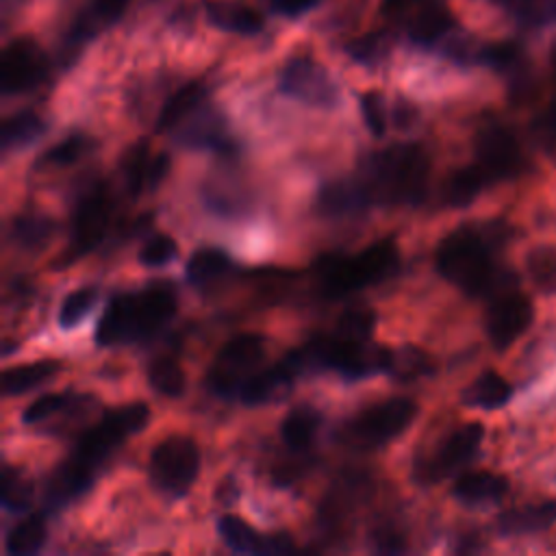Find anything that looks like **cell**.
<instances>
[{
	"mask_svg": "<svg viewBox=\"0 0 556 556\" xmlns=\"http://www.w3.org/2000/svg\"><path fill=\"white\" fill-rule=\"evenodd\" d=\"M150 408L143 402H130L106 410L100 421L87 428L72 447V454L56 467L46 486V502L63 506L80 497L93 482L98 467L109 460L119 445L146 428Z\"/></svg>",
	"mask_w": 556,
	"mask_h": 556,
	"instance_id": "1",
	"label": "cell"
},
{
	"mask_svg": "<svg viewBox=\"0 0 556 556\" xmlns=\"http://www.w3.org/2000/svg\"><path fill=\"white\" fill-rule=\"evenodd\" d=\"M508 239V226L482 224L458 226L437 248V271L471 298H495L517 289V278L497 265V250Z\"/></svg>",
	"mask_w": 556,
	"mask_h": 556,
	"instance_id": "2",
	"label": "cell"
},
{
	"mask_svg": "<svg viewBox=\"0 0 556 556\" xmlns=\"http://www.w3.org/2000/svg\"><path fill=\"white\" fill-rule=\"evenodd\" d=\"M176 293L167 285H152L139 293H124L109 300L98 326L100 348L130 345L161 332L176 315Z\"/></svg>",
	"mask_w": 556,
	"mask_h": 556,
	"instance_id": "3",
	"label": "cell"
},
{
	"mask_svg": "<svg viewBox=\"0 0 556 556\" xmlns=\"http://www.w3.org/2000/svg\"><path fill=\"white\" fill-rule=\"evenodd\" d=\"M430 156L417 143H395L376 152L365 167V185L374 202L415 206L426 198Z\"/></svg>",
	"mask_w": 556,
	"mask_h": 556,
	"instance_id": "4",
	"label": "cell"
},
{
	"mask_svg": "<svg viewBox=\"0 0 556 556\" xmlns=\"http://www.w3.org/2000/svg\"><path fill=\"white\" fill-rule=\"evenodd\" d=\"M400 269V252L393 241H376L356 254H328L317 261L315 274L326 298H343L365 287L380 285Z\"/></svg>",
	"mask_w": 556,
	"mask_h": 556,
	"instance_id": "5",
	"label": "cell"
},
{
	"mask_svg": "<svg viewBox=\"0 0 556 556\" xmlns=\"http://www.w3.org/2000/svg\"><path fill=\"white\" fill-rule=\"evenodd\" d=\"M417 417V404L408 397H391L354 415L341 430L348 445L361 450L380 447L400 437Z\"/></svg>",
	"mask_w": 556,
	"mask_h": 556,
	"instance_id": "6",
	"label": "cell"
},
{
	"mask_svg": "<svg viewBox=\"0 0 556 556\" xmlns=\"http://www.w3.org/2000/svg\"><path fill=\"white\" fill-rule=\"evenodd\" d=\"M265 356V341L256 332H243L222 345L206 371V387L219 395H239L245 380L256 371Z\"/></svg>",
	"mask_w": 556,
	"mask_h": 556,
	"instance_id": "7",
	"label": "cell"
},
{
	"mask_svg": "<svg viewBox=\"0 0 556 556\" xmlns=\"http://www.w3.org/2000/svg\"><path fill=\"white\" fill-rule=\"evenodd\" d=\"M150 478L167 495L182 497L200 473L198 443L187 434L163 439L150 454Z\"/></svg>",
	"mask_w": 556,
	"mask_h": 556,
	"instance_id": "8",
	"label": "cell"
},
{
	"mask_svg": "<svg viewBox=\"0 0 556 556\" xmlns=\"http://www.w3.org/2000/svg\"><path fill=\"white\" fill-rule=\"evenodd\" d=\"M476 165L491 182L508 180L526 169V152L510 128L491 122L484 124L473 141Z\"/></svg>",
	"mask_w": 556,
	"mask_h": 556,
	"instance_id": "9",
	"label": "cell"
},
{
	"mask_svg": "<svg viewBox=\"0 0 556 556\" xmlns=\"http://www.w3.org/2000/svg\"><path fill=\"white\" fill-rule=\"evenodd\" d=\"M111 219V198L104 185L91 187L76 204L72 217V241L67 252L61 256L63 265L74 263L78 256L98 248L106 235Z\"/></svg>",
	"mask_w": 556,
	"mask_h": 556,
	"instance_id": "10",
	"label": "cell"
},
{
	"mask_svg": "<svg viewBox=\"0 0 556 556\" xmlns=\"http://www.w3.org/2000/svg\"><path fill=\"white\" fill-rule=\"evenodd\" d=\"M278 89L304 104L330 109L339 102V87L324 65L308 56H293L280 70Z\"/></svg>",
	"mask_w": 556,
	"mask_h": 556,
	"instance_id": "11",
	"label": "cell"
},
{
	"mask_svg": "<svg viewBox=\"0 0 556 556\" xmlns=\"http://www.w3.org/2000/svg\"><path fill=\"white\" fill-rule=\"evenodd\" d=\"M534 319V306L528 295L517 289L504 291L489 300L484 330L493 348L506 350L526 334Z\"/></svg>",
	"mask_w": 556,
	"mask_h": 556,
	"instance_id": "12",
	"label": "cell"
},
{
	"mask_svg": "<svg viewBox=\"0 0 556 556\" xmlns=\"http://www.w3.org/2000/svg\"><path fill=\"white\" fill-rule=\"evenodd\" d=\"M46 76V56L33 39H13L0 56V87L4 93L33 89Z\"/></svg>",
	"mask_w": 556,
	"mask_h": 556,
	"instance_id": "13",
	"label": "cell"
},
{
	"mask_svg": "<svg viewBox=\"0 0 556 556\" xmlns=\"http://www.w3.org/2000/svg\"><path fill=\"white\" fill-rule=\"evenodd\" d=\"M484 439V426L478 421L465 424L456 428L447 439L439 445L437 454L426 467V473L430 480H443L458 469H463L467 463L473 460Z\"/></svg>",
	"mask_w": 556,
	"mask_h": 556,
	"instance_id": "14",
	"label": "cell"
},
{
	"mask_svg": "<svg viewBox=\"0 0 556 556\" xmlns=\"http://www.w3.org/2000/svg\"><path fill=\"white\" fill-rule=\"evenodd\" d=\"M222 541L239 554H278L293 549L289 534H261L237 515H222L217 519Z\"/></svg>",
	"mask_w": 556,
	"mask_h": 556,
	"instance_id": "15",
	"label": "cell"
},
{
	"mask_svg": "<svg viewBox=\"0 0 556 556\" xmlns=\"http://www.w3.org/2000/svg\"><path fill=\"white\" fill-rule=\"evenodd\" d=\"M122 172L126 180V189L130 195H139L143 191L156 189L169 172V156L167 154H150L146 141H137L122 159Z\"/></svg>",
	"mask_w": 556,
	"mask_h": 556,
	"instance_id": "16",
	"label": "cell"
},
{
	"mask_svg": "<svg viewBox=\"0 0 556 556\" xmlns=\"http://www.w3.org/2000/svg\"><path fill=\"white\" fill-rule=\"evenodd\" d=\"M374 198L363 178H341L324 185L317 193L315 208L328 217H350L363 213Z\"/></svg>",
	"mask_w": 556,
	"mask_h": 556,
	"instance_id": "17",
	"label": "cell"
},
{
	"mask_svg": "<svg viewBox=\"0 0 556 556\" xmlns=\"http://www.w3.org/2000/svg\"><path fill=\"white\" fill-rule=\"evenodd\" d=\"M298 369L293 367V363L289 361V356H285L282 361H278L276 365L254 371L245 384L239 391V397L245 406H261V404H269L278 397H282L285 393H289L293 380L298 378Z\"/></svg>",
	"mask_w": 556,
	"mask_h": 556,
	"instance_id": "18",
	"label": "cell"
},
{
	"mask_svg": "<svg viewBox=\"0 0 556 556\" xmlns=\"http://www.w3.org/2000/svg\"><path fill=\"white\" fill-rule=\"evenodd\" d=\"M178 126H180V130L176 132L178 143H182L187 148L215 150V152H224V154L232 150V139L228 137L226 124L215 113L193 115V122H182Z\"/></svg>",
	"mask_w": 556,
	"mask_h": 556,
	"instance_id": "19",
	"label": "cell"
},
{
	"mask_svg": "<svg viewBox=\"0 0 556 556\" xmlns=\"http://www.w3.org/2000/svg\"><path fill=\"white\" fill-rule=\"evenodd\" d=\"M508 493V480L493 471H467L456 478L452 495L465 506L495 504Z\"/></svg>",
	"mask_w": 556,
	"mask_h": 556,
	"instance_id": "20",
	"label": "cell"
},
{
	"mask_svg": "<svg viewBox=\"0 0 556 556\" xmlns=\"http://www.w3.org/2000/svg\"><path fill=\"white\" fill-rule=\"evenodd\" d=\"M556 523V500L510 508L497 517V530L508 536L541 532Z\"/></svg>",
	"mask_w": 556,
	"mask_h": 556,
	"instance_id": "21",
	"label": "cell"
},
{
	"mask_svg": "<svg viewBox=\"0 0 556 556\" xmlns=\"http://www.w3.org/2000/svg\"><path fill=\"white\" fill-rule=\"evenodd\" d=\"M206 17L222 30L239 35H256L263 30V15L239 0H213L206 2Z\"/></svg>",
	"mask_w": 556,
	"mask_h": 556,
	"instance_id": "22",
	"label": "cell"
},
{
	"mask_svg": "<svg viewBox=\"0 0 556 556\" xmlns=\"http://www.w3.org/2000/svg\"><path fill=\"white\" fill-rule=\"evenodd\" d=\"M202 98H204V85L202 83H187V85H182L161 106V111L156 115V122H154V130L156 132L174 130L191 113H195V109L200 106Z\"/></svg>",
	"mask_w": 556,
	"mask_h": 556,
	"instance_id": "23",
	"label": "cell"
},
{
	"mask_svg": "<svg viewBox=\"0 0 556 556\" xmlns=\"http://www.w3.org/2000/svg\"><path fill=\"white\" fill-rule=\"evenodd\" d=\"M59 371H61V363H56V361H35V363L9 367L2 371V378H0L2 395L11 397V395L26 393V391L43 384Z\"/></svg>",
	"mask_w": 556,
	"mask_h": 556,
	"instance_id": "24",
	"label": "cell"
},
{
	"mask_svg": "<svg viewBox=\"0 0 556 556\" xmlns=\"http://www.w3.org/2000/svg\"><path fill=\"white\" fill-rule=\"evenodd\" d=\"M510 395L513 387L506 378L495 371H484L463 391V402L473 408L495 410L502 408L510 400Z\"/></svg>",
	"mask_w": 556,
	"mask_h": 556,
	"instance_id": "25",
	"label": "cell"
},
{
	"mask_svg": "<svg viewBox=\"0 0 556 556\" xmlns=\"http://www.w3.org/2000/svg\"><path fill=\"white\" fill-rule=\"evenodd\" d=\"M486 185H491V180L476 163L465 165V167L452 172L450 178L445 180V187H443L445 204L454 206V208H465L482 193V189Z\"/></svg>",
	"mask_w": 556,
	"mask_h": 556,
	"instance_id": "26",
	"label": "cell"
},
{
	"mask_svg": "<svg viewBox=\"0 0 556 556\" xmlns=\"http://www.w3.org/2000/svg\"><path fill=\"white\" fill-rule=\"evenodd\" d=\"M319 421H321L319 413L311 406H295L293 410H289L280 424V437L285 445L291 452L308 450L317 434Z\"/></svg>",
	"mask_w": 556,
	"mask_h": 556,
	"instance_id": "27",
	"label": "cell"
},
{
	"mask_svg": "<svg viewBox=\"0 0 556 556\" xmlns=\"http://www.w3.org/2000/svg\"><path fill=\"white\" fill-rule=\"evenodd\" d=\"M46 132V122L33 111H20L2 122L0 148L2 152L20 150L35 143Z\"/></svg>",
	"mask_w": 556,
	"mask_h": 556,
	"instance_id": "28",
	"label": "cell"
},
{
	"mask_svg": "<svg viewBox=\"0 0 556 556\" xmlns=\"http://www.w3.org/2000/svg\"><path fill=\"white\" fill-rule=\"evenodd\" d=\"M54 230L56 228H54V222L50 217L30 213V215L15 217L9 232H11V241L17 248L28 250V252H39L50 243Z\"/></svg>",
	"mask_w": 556,
	"mask_h": 556,
	"instance_id": "29",
	"label": "cell"
},
{
	"mask_svg": "<svg viewBox=\"0 0 556 556\" xmlns=\"http://www.w3.org/2000/svg\"><path fill=\"white\" fill-rule=\"evenodd\" d=\"M232 267V258L219 248L195 250L185 265V276L191 285H208Z\"/></svg>",
	"mask_w": 556,
	"mask_h": 556,
	"instance_id": "30",
	"label": "cell"
},
{
	"mask_svg": "<svg viewBox=\"0 0 556 556\" xmlns=\"http://www.w3.org/2000/svg\"><path fill=\"white\" fill-rule=\"evenodd\" d=\"M452 26H454V17L443 4H428L413 17L408 26V37L415 43L430 46L437 39H441Z\"/></svg>",
	"mask_w": 556,
	"mask_h": 556,
	"instance_id": "31",
	"label": "cell"
},
{
	"mask_svg": "<svg viewBox=\"0 0 556 556\" xmlns=\"http://www.w3.org/2000/svg\"><path fill=\"white\" fill-rule=\"evenodd\" d=\"M48 536V526L43 515H28L20 519L9 532H7V552L13 556H26L35 554L43 547Z\"/></svg>",
	"mask_w": 556,
	"mask_h": 556,
	"instance_id": "32",
	"label": "cell"
},
{
	"mask_svg": "<svg viewBox=\"0 0 556 556\" xmlns=\"http://www.w3.org/2000/svg\"><path fill=\"white\" fill-rule=\"evenodd\" d=\"M432 369L434 363L424 350L415 345H404L400 350H391L387 374L400 382H413L424 376H430Z\"/></svg>",
	"mask_w": 556,
	"mask_h": 556,
	"instance_id": "33",
	"label": "cell"
},
{
	"mask_svg": "<svg viewBox=\"0 0 556 556\" xmlns=\"http://www.w3.org/2000/svg\"><path fill=\"white\" fill-rule=\"evenodd\" d=\"M150 387L163 397H180L185 393V371L174 356H159L148 367Z\"/></svg>",
	"mask_w": 556,
	"mask_h": 556,
	"instance_id": "34",
	"label": "cell"
},
{
	"mask_svg": "<svg viewBox=\"0 0 556 556\" xmlns=\"http://www.w3.org/2000/svg\"><path fill=\"white\" fill-rule=\"evenodd\" d=\"M98 302V289L96 287H80L65 295L61 308H59V326L63 330H70L78 326L96 306Z\"/></svg>",
	"mask_w": 556,
	"mask_h": 556,
	"instance_id": "35",
	"label": "cell"
},
{
	"mask_svg": "<svg viewBox=\"0 0 556 556\" xmlns=\"http://www.w3.org/2000/svg\"><path fill=\"white\" fill-rule=\"evenodd\" d=\"M374 328H376V315H374V311H367V308H352V311H345V313L339 317L337 328H334V334H339V337L345 339V341L363 343V341H369Z\"/></svg>",
	"mask_w": 556,
	"mask_h": 556,
	"instance_id": "36",
	"label": "cell"
},
{
	"mask_svg": "<svg viewBox=\"0 0 556 556\" xmlns=\"http://www.w3.org/2000/svg\"><path fill=\"white\" fill-rule=\"evenodd\" d=\"M528 271L541 291L556 293V250L536 248L528 254Z\"/></svg>",
	"mask_w": 556,
	"mask_h": 556,
	"instance_id": "37",
	"label": "cell"
},
{
	"mask_svg": "<svg viewBox=\"0 0 556 556\" xmlns=\"http://www.w3.org/2000/svg\"><path fill=\"white\" fill-rule=\"evenodd\" d=\"M89 150V139L83 135H70L63 141H59L56 146H52L50 150H46L41 154V165H50V167H65L76 163L85 152Z\"/></svg>",
	"mask_w": 556,
	"mask_h": 556,
	"instance_id": "38",
	"label": "cell"
},
{
	"mask_svg": "<svg viewBox=\"0 0 556 556\" xmlns=\"http://www.w3.org/2000/svg\"><path fill=\"white\" fill-rule=\"evenodd\" d=\"M178 256V243L169 235H152L141 248H139V263L143 267H163L172 263Z\"/></svg>",
	"mask_w": 556,
	"mask_h": 556,
	"instance_id": "39",
	"label": "cell"
},
{
	"mask_svg": "<svg viewBox=\"0 0 556 556\" xmlns=\"http://www.w3.org/2000/svg\"><path fill=\"white\" fill-rule=\"evenodd\" d=\"M74 395L72 393H48L37 397L35 402H30L24 413H22V421L24 424H39L46 421L59 413H63L67 406L74 404Z\"/></svg>",
	"mask_w": 556,
	"mask_h": 556,
	"instance_id": "40",
	"label": "cell"
},
{
	"mask_svg": "<svg viewBox=\"0 0 556 556\" xmlns=\"http://www.w3.org/2000/svg\"><path fill=\"white\" fill-rule=\"evenodd\" d=\"M30 502V486L28 482L13 469L7 467L2 476V504L9 510H24Z\"/></svg>",
	"mask_w": 556,
	"mask_h": 556,
	"instance_id": "41",
	"label": "cell"
},
{
	"mask_svg": "<svg viewBox=\"0 0 556 556\" xmlns=\"http://www.w3.org/2000/svg\"><path fill=\"white\" fill-rule=\"evenodd\" d=\"M361 113L363 122L374 137H382L387 132V113L384 100L378 91H367L361 96Z\"/></svg>",
	"mask_w": 556,
	"mask_h": 556,
	"instance_id": "42",
	"label": "cell"
},
{
	"mask_svg": "<svg viewBox=\"0 0 556 556\" xmlns=\"http://www.w3.org/2000/svg\"><path fill=\"white\" fill-rule=\"evenodd\" d=\"M387 35L384 33H369L354 39L348 46V52L358 63H376L387 52Z\"/></svg>",
	"mask_w": 556,
	"mask_h": 556,
	"instance_id": "43",
	"label": "cell"
},
{
	"mask_svg": "<svg viewBox=\"0 0 556 556\" xmlns=\"http://www.w3.org/2000/svg\"><path fill=\"white\" fill-rule=\"evenodd\" d=\"M519 56H521L519 48L515 43H510V41L491 43V46L482 48L480 54H478L480 63H484V65H489L493 70H510V67L517 65Z\"/></svg>",
	"mask_w": 556,
	"mask_h": 556,
	"instance_id": "44",
	"label": "cell"
},
{
	"mask_svg": "<svg viewBox=\"0 0 556 556\" xmlns=\"http://www.w3.org/2000/svg\"><path fill=\"white\" fill-rule=\"evenodd\" d=\"M126 4H128V0H91L93 13L106 24L119 20L126 11Z\"/></svg>",
	"mask_w": 556,
	"mask_h": 556,
	"instance_id": "45",
	"label": "cell"
},
{
	"mask_svg": "<svg viewBox=\"0 0 556 556\" xmlns=\"http://www.w3.org/2000/svg\"><path fill=\"white\" fill-rule=\"evenodd\" d=\"M319 0H271V9L287 15V17H295L306 13L308 9H313Z\"/></svg>",
	"mask_w": 556,
	"mask_h": 556,
	"instance_id": "46",
	"label": "cell"
},
{
	"mask_svg": "<svg viewBox=\"0 0 556 556\" xmlns=\"http://www.w3.org/2000/svg\"><path fill=\"white\" fill-rule=\"evenodd\" d=\"M506 7L521 17H530L536 11V0H506Z\"/></svg>",
	"mask_w": 556,
	"mask_h": 556,
	"instance_id": "47",
	"label": "cell"
},
{
	"mask_svg": "<svg viewBox=\"0 0 556 556\" xmlns=\"http://www.w3.org/2000/svg\"><path fill=\"white\" fill-rule=\"evenodd\" d=\"M410 2H415V0H382V11H384V13H393V11L404 9V7L410 4Z\"/></svg>",
	"mask_w": 556,
	"mask_h": 556,
	"instance_id": "48",
	"label": "cell"
}]
</instances>
